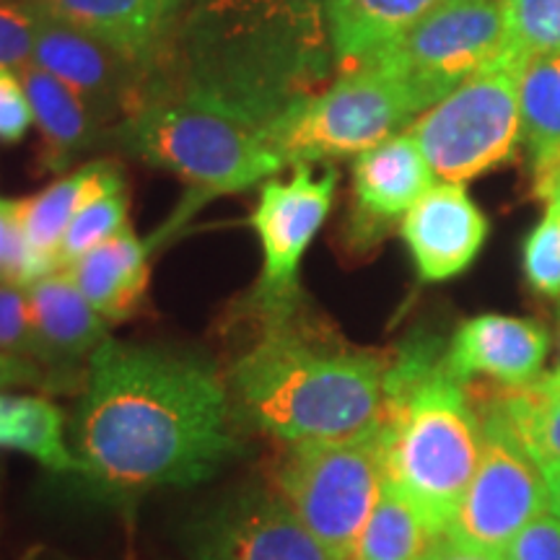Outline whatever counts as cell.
<instances>
[{"instance_id": "6", "label": "cell", "mask_w": 560, "mask_h": 560, "mask_svg": "<svg viewBox=\"0 0 560 560\" xmlns=\"http://www.w3.org/2000/svg\"><path fill=\"white\" fill-rule=\"evenodd\" d=\"M418 117L408 89L371 60L338 70L325 89L293 104L276 122L272 140L285 166L332 164L400 136Z\"/></svg>"}, {"instance_id": "34", "label": "cell", "mask_w": 560, "mask_h": 560, "mask_svg": "<svg viewBox=\"0 0 560 560\" xmlns=\"http://www.w3.org/2000/svg\"><path fill=\"white\" fill-rule=\"evenodd\" d=\"M503 560H560V520L550 509L537 514L503 550Z\"/></svg>"}, {"instance_id": "41", "label": "cell", "mask_w": 560, "mask_h": 560, "mask_svg": "<svg viewBox=\"0 0 560 560\" xmlns=\"http://www.w3.org/2000/svg\"><path fill=\"white\" fill-rule=\"evenodd\" d=\"M0 478H3V470H0Z\"/></svg>"}, {"instance_id": "11", "label": "cell", "mask_w": 560, "mask_h": 560, "mask_svg": "<svg viewBox=\"0 0 560 560\" xmlns=\"http://www.w3.org/2000/svg\"><path fill=\"white\" fill-rule=\"evenodd\" d=\"M478 408L482 452L478 470L446 529L454 540L503 552L527 524L550 509L545 475L503 410L486 395L480 384L467 382Z\"/></svg>"}, {"instance_id": "24", "label": "cell", "mask_w": 560, "mask_h": 560, "mask_svg": "<svg viewBox=\"0 0 560 560\" xmlns=\"http://www.w3.org/2000/svg\"><path fill=\"white\" fill-rule=\"evenodd\" d=\"M0 452H16L55 475H83L68 439V418L47 395L0 392Z\"/></svg>"}, {"instance_id": "33", "label": "cell", "mask_w": 560, "mask_h": 560, "mask_svg": "<svg viewBox=\"0 0 560 560\" xmlns=\"http://www.w3.org/2000/svg\"><path fill=\"white\" fill-rule=\"evenodd\" d=\"M34 112L24 83L13 70H0V145H16L30 136Z\"/></svg>"}, {"instance_id": "27", "label": "cell", "mask_w": 560, "mask_h": 560, "mask_svg": "<svg viewBox=\"0 0 560 560\" xmlns=\"http://www.w3.org/2000/svg\"><path fill=\"white\" fill-rule=\"evenodd\" d=\"M130 226V195L128 182L109 187L107 192L91 198L83 206L62 236L58 249V270H68L75 260H81L86 252L100 247L109 236L120 234Z\"/></svg>"}, {"instance_id": "16", "label": "cell", "mask_w": 560, "mask_h": 560, "mask_svg": "<svg viewBox=\"0 0 560 560\" xmlns=\"http://www.w3.org/2000/svg\"><path fill=\"white\" fill-rule=\"evenodd\" d=\"M39 363L60 392L81 389L86 363L109 338V322L83 296L68 270H55L26 289Z\"/></svg>"}, {"instance_id": "18", "label": "cell", "mask_w": 560, "mask_h": 560, "mask_svg": "<svg viewBox=\"0 0 560 560\" xmlns=\"http://www.w3.org/2000/svg\"><path fill=\"white\" fill-rule=\"evenodd\" d=\"M550 353L545 325L506 314H478L462 322L446 342L444 369L462 384L486 376L495 384L522 387L540 376Z\"/></svg>"}, {"instance_id": "8", "label": "cell", "mask_w": 560, "mask_h": 560, "mask_svg": "<svg viewBox=\"0 0 560 560\" xmlns=\"http://www.w3.org/2000/svg\"><path fill=\"white\" fill-rule=\"evenodd\" d=\"M376 433L291 444L272 467V490L342 560L353 556L387 480Z\"/></svg>"}, {"instance_id": "29", "label": "cell", "mask_w": 560, "mask_h": 560, "mask_svg": "<svg viewBox=\"0 0 560 560\" xmlns=\"http://www.w3.org/2000/svg\"><path fill=\"white\" fill-rule=\"evenodd\" d=\"M522 268L532 291L560 301V208L556 202H545L542 219L524 240Z\"/></svg>"}, {"instance_id": "21", "label": "cell", "mask_w": 560, "mask_h": 560, "mask_svg": "<svg viewBox=\"0 0 560 560\" xmlns=\"http://www.w3.org/2000/svg\"><path fill=\"white\" fill-rule=\"evenodd\" d=\"M444 0H325L335 70L374 60Z\"/></svg>"}, {"instance_id": "19", "label": "cell", "mask_w": 560, "mask_h": 560, "mask_svg": "<svg viewBox=\"0 0 560 560\" xmlns=\"http://www.w3.org/2000/svg\"><path fill=\"white\" fill-rule=\"evenodd\" d=\"M151 252L153 244L128 226L86 252L68 272L109 325H122L143 312L151 283Z\"/></svg>"}, {"instance_id": "30", "label": "cell", "mask_w": 560, "mask_h": 560, "mask_svg": "<svg viewBox=\"0 0 560 560\" xmlns=\"http://www.w3.org/2000/svg\"><path fill=\"white\" fill-rule=\"evenodd\" d=\"M50 272L26 242L16 200H0V283L30 289L34 280Z\"/></svg>"}, {"instance_id": "12", "label": "cell", "mask_w": 560, "mask_h": 560, "mask_svg": "<svg viewBox=\"0 0 560 560\" xmlns=\"http://www.w3.org/2000/svg\"><path fill=\"white\" fill-rule=\"evenodd\" d=\"M195 560H342L272 490H242L202 514L190 532Z\"/></svg>"}, {"instance_id": "15", "label": "cell", "mask_w": 560, "mask_h": 560, "mask_svg": "<svg viewBox=\"0 0 560 560\" xmlns=\"http://www.w3.org/2000/svg\"><path fill=\"white\" fill-rule=\"evenodd\" d=\"M490 223L465 185L436 182L400 223V236L425 283H441L478 260Z\"/></svg>"}, {"instance_id": "17", "label": "cell", "mask_w": 560, "mask_h": 560, "mask_svg": "<svg viewBox=\"0 0 560 560\" xmlns=\"http://www.w3.org/2000/svg\"><path fill=\"white\" fill-rule=\"evenodd\" d=\"M45 19L79 30L151 75L172 66L177 19L161 0H32Z\"/></svg>"}, {"instance_id": "3", "label": "cell", "mask_w": 560, "mask_h": 560, "mask_svg": "<svg viewBox=\"0 0 560 560\" xmlns=\"http://www.w3.org/2000/svg\"><path fill=\"white\" fill-rule=\"evenodd\" d=\"M335 68L325 0H182L172 66L276 125Z\"/></svg>"}, {"instance_id": "35", "label": "cell", "mask_w": 560, "mask_h": 560, "mask_svg": "<svg viewBox=\"0 0 560 560\" xmlns=\"http://www.w3.org/2000/svg\"><path fill=\"white\" fill-rule=\"evenodd\" d=\"M11 389H30V392H47V395H58V384L39 363L30 359H19V355L0 353V392Z\"/></svg>"}, {"instance_id": "36", "label": "cell", "mask_w": 560, "mask_h": 560, "mask_svg": "<svg viewBox=\"0 0 560 560\" xmlns=\"http://www.w3.org/2000/svg\"><path fill=\"white\" fill-rule=\"evenodd\" d=\"M423 560H503V552H493L486 548H475V545L454 540L452 535H439L425 552Z\"/></svg>"}, {"instance_id": "40", "label": "cell", "mask_w": 560, "mask_h": 560, "mask_svg": "<svg viewBox=\"0 0 560 560\" xmlns=\"http://www.w3.org/2000/svg\"><path fill=\"white\" fill-rule=\"evenodd\" d=\"M556 376H560V366H558V369H556Z\"/></svg>"}, {"instance_id": "5", "label": "cell", "mask_w": 560, "mask_h": 560, "mask_svg": "<svg viewBox=\"0 0 560 560\" xmlns=\"http://www.w3.org/2000/svg\"><path fill=\"white\" fill-rule=\"evenodd\" d=\"M272 130L276 125L219 91L161 73L115 138L143 164L185 182L198 208L210 198L247 192L285 170Z\"/></svg>"}, {"instance_id": "7", "label": "cell", "mask_w": 560, "mask_h": 560, "mask_svg": "<svg viewBox=\"0 0 560 560\" xmlns=\"http://www.w3.org/2000/svg\"><path fill=\"white\" fill-rule=\"evenodd\" d=\"M522 58L506 50L410 125L433 179L465 185L499 170L522 143Z\"/></svg>"}, {"instance_id": "23", "label": "cell", "mask_w": 560, "mask_h": 560, "mask_svg": "<svg viewBox=\"0 0 560 560\" xmlns=\"http://www.w3.org/2000/svg\"><path fill=\"white\" fill-rule=\"evenodd\" d=\"M120 182H125V177L115 161H89L79 170L68 172L66 177L55 179L52 185H47L32 198L16 200L26 242L52 272L58 270V249L75 213L91 198L107 192L109 187L120 185Z\"/></svg>"}, {"instance_id": "39", "label": "cell", "mask_w": 560, "mask_h": 560, "mask_svg": "<svg viewBox=\"0 0 560 560\" xmlns=\"http://www.w3.org/2000/svg\"><path fill=\"white\" fill-rule=\"evenodd\" d=\"M545 202H556V206L560 208V182L556 187H552V192L548 195V200H545Z\"/></svg>"}, {"instance_id": "26", "label": "cell", "mask_w": 560, "mask_h": 560, "mask_svg": "<svg viewBox=\"0 0 560 560\" xmlns=\"http://www.w3.org/2000/svg\"><path fill=\"white\" fill-rule=\"evenodd\" d=\"M436 537L423 514L384 480L380 501L361 529L350 560H423Z\"/></svg>"}, {"instance_id": "25", "label": "cell", "mask_w": 560, "mask_h": 560, "mask_svg": "<svg viewBox=\"0 0 560 560\" xmlns=\"http://www.w3.org/2000/svg\"><path fill=\"white\" fill-rule=\"evenodd\" d=\"M486 395L503 410L524 450L540 465V470L560 465V376L540 374L522 387L480 384Z\"/></svg>"}, {"instance_id": "13", "label": "cell", "mask_w": 560, "mask_h": 560, "mask_svg": "<svg viewBox=\"0 0 560 560\" xmlns=\"http://www.w3.org/2000/svg\"><path fill=\"white\" fill-rule=\"evenodd\" d=\"M433 172L410 130L359 153L350 170V208L342 221V244L369 255L400 231L405 213L433 187Z\"/></svg>"}, {"instance_id": "9", "label": "cell", "mask_w": 560, "mask_h": 560, "mask_svg": "<svg viewBox=\"0 0 560 560\" xmlns=\"http://www.w3.org/2000/svg\"><path fill=\"white\" fill-rule=\"evenodd\" d=\"M506 42V0H444L374 60L408 89L423 115L499 60Z\"/></svg>"}, {"instance_id": "4", "label": "cell", "mask_w": 560, "mask_h": 560, "mask_svg": "<svg viewBox=\"0 0 560 560\" xmlns=\"http://www.w3.org/2000/svg\"><path fill=\"white\" fill-rule=\"evenodd\" d=\"M446 342L416 332L392 350L380 425L384 478L444 535L478 470L480 416L467 384L444 369Z\"/></svg>"}, {"instance_id": "28", "label": "cell", "mask_w": 560, "mask_h": 560, "mask_svg": "<svg viewBox=\"0 0 560 560\" xmlns=\"http://www.w3.org/2000/svg\"><path fill=\"white\" fill-rule=\"evenodd\" d=\"M506 30L520 58L560 52V0H506Z\"/></svg>"}, {"instance_id": "20", "label": "cell", "mask_w": 560, "mask_h": 560, "mask_svg": "<svg viewBox=\"0 0 560 560\" xmlns=\"http://www.w3.org/2000/svg\"><path fill=\"white\" fill-rule=\"evenodd\" d=\"M19 79L30 96L34 125L39 130V170L66 172L83 153L102 145L109 125L102 122L89 104L39 66L19 68Z\"/></svg>"}, {"instance_id": "31", "label": "cell", "mask_w": 560, "mask_h": 560, "mask_svg": "<svg viewBox=\"0 0 560 560\" xmlns=\"http://www.w3.org/2000/svg\"><path fill=\"white\" fill-rule=\"evenodd\" d=\"M42 13L34 3L0 0V70L24 68L32 62Z\"/></svg>"}, {"instance_id": "1", "label": "cell", "mask_w": 560, "mask_h": 560, "mask_svg": "<svg viewBox=\"0 0 560 560\" xmlns=\"http://www.w3.org/2000/svg\"><path fill=\"white\" fill-rule=\"evenodd\" d=\"M213 361L107 338L91 353L68 420L83 478L120 493L200 486L244 452Z\"/></svg>"}, {"instance_id": "14", "label": "cell", "mask_w": 560, "mask_h": 560, "mask_svg": "<svg viewBox=\"0 0 560 560\" xmlns=\"http://www.w3.org/2000/svg\"><path fill=\"white\" fill-rule=\"evenodd\" d=\"M32 62L66 83L102 122L115 130L149 100L153 81L159 79L132 66L100 39L45 16L34 42Z\"/></svg>"}, {"instance_id": "38", "label": "cell", "mask_w": 560, "mask_h": 560, "mask_svg": "<svg viewBox=\"0 0 560 560\" xmlns=\"http://www.w3.org/2000/svg\"><path fill=\"white\" fill-rule=\"evenodd\" d=\"M161 5H164V9H166V11H170L174 19H179V9H182V0H161Z\"/></svg>"}, {"instance_id": "2", "label": "cell", "mask_w": 560, "mask_h": 560, "mask_svg": "<svg viewBox=\"0 0 560 560\" xmlns=\"http://www.w3.org/2000/svg\"><path fill=\"white\" fill-rule=\"evenodd\" d=\"M252 327L223 374L240 423L283 446L380 431L392 350L342 340L306 304Z\"/></svg>"}, {"instance_id": "32", "label": "cell", "mask_w": 560, "mask_h": 560, "mask_svg": "<svg viewBox=\"0 0 560 560\" xmlns=\"http://www.w3.org/2000/svg\"><path fill=\"white\" fill-rule=\"evenodd\" d=\"M0 353L39 363V342L34 335L30 301H26V289L19 285L0 283Z\"/></svg>"}, {"instance_id": "10", "label": "cell", "mask_w": 560, "mask_h": 560, "mask_svg": "<svg viewBox=\"0 0 560 560\" xmlns=\"http://www.w3.org/2000/svg\"><path fill=\"white\" fill-rule=\"evenodd\" d=\"M340 174L325 166H293L291 177H270L262 182L260 198L249 215V226L262 249V270L242 301V319H270L299 310L301 262L314 236L330 215Z\"/></svg>"}, {"instance_id": "37", "label": "cell", "mask_w": 560, "mask_h": 560, "mask_svg": "<svg viewBox=\"0 0 560 560\" xmlns=\"http://www.w3.org/2000/svg\"><path fill=\"white\" fill-rule=\"evenodd\" d=\"M545 486H548V499H550V511L560 520V465L545 470Z\"/></svg>"}, {"instance_id": "22", "label": "cell", "mask_w": 560, "mask_h": 560, "mask_svg": "<svg viewBox=\"0 0 560 560\" xmlns=\"http://www.w3.org/2000/svg\"><path fill=\"white\" fill-rule=\"evenodd\" d=\"M520 117L532 187L537 198L548 200L560 182V52L522 58Z\"/></svg>"}]
</instances>
